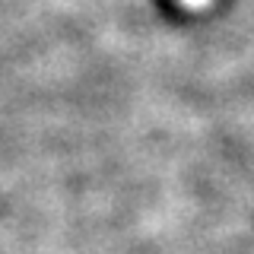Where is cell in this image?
<instances>
[{"instance_id": "cell-1", "label": "cell", "mask_w": 254, "mask_h": 254, "mask_svg": "<svg viewBox=\"0 0 254 254\" xmlns=\"http://www.w3.org/2000/svg\"><path fill=\"white\" fill-rule=\"evenodd\" d=\"M181 3H185V6H190V10H203V6L210 3V0H181Z\"/></svg>"}]
</instances>
